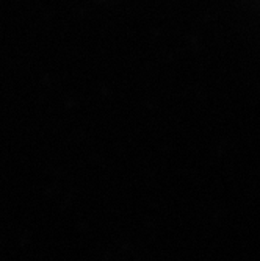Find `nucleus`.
Masks as SVG:
<instances>
[]
</instances>
